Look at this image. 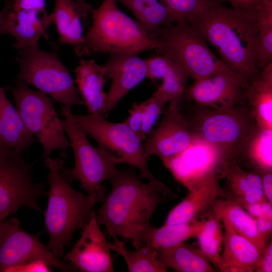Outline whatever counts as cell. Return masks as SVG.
Returning <instances> with one entry per match:
<instances>
[{
	"label": "cell",
	"instance_id": "9",
	"mask_svg": "<svg viewBox=\"0 0 272 272\" xmlns=\"http://www.w3.org/2000/svg\"><path fill=\"white\" fill-rule=\"evenodd\" d=\"M82 129L98 145L117 155L118 164L127 163L138 169L141 177L158 187L166 199L176 197L175 194L157 180L150 171L145 156L144 145L139 137L124 122H113L97 114H74Z\"/></svg>",
	"mask_w": 272,
	"mask_h": 272
},
{
	"label": "cell",
	"instance_id": "6",
	"mask_svg": "<svg viewBox=\"0 0 272 272\" xmlns=\"http://www.w3.org/2000/svg\"><path fill=\"white\" fill-rule=\"evenodd\" d=\"M61 120L75 157L72 168H63L61 173L70 183L78 180L87 193L96 202L102 201L105 194L102 183L109 180L117 169V157L105 148L93 146L74 117L71 109L61 106Z\"/></svg>",
	"mask_w": 272,
	"mask_h": 272
},
{
	"label": "cell",
	"instance_id": "10",
	"mask_svg": "<svg viewBox=\"0 0 272 272\" xmlns=\"http://www.w3.org/2000/svg\"><path fill=\"white\" fill-rule=\"evenodd\" d=\"M17 82L11 90L16 108L26 127L41 144L43 157H50L57 150L65 157L71 144L53 101L44 93L30 89L26 83Z\"/></svg>",
	"mask_w": 272,
	"mask_h": 272
},
{
	"label": "cell",
	"instance_id": "1",
	"mask_svg": "<svg viewBox=\"0 0 272 272\" xmlns=\"http://www.w3.org/2000/svg\"><path fill=\"white\" fill-rule=\"evenodd\" d=\"M185 23L212 45L222 62L242 79H250L262 70L256 10L206 0L200 13Z\"/></svg>",
	"mask_w": 272,
	"mask_h": 272
},
{
	"label": "cell",
	"instance_id": "35",
	"mask_svg": "<svg viewBox=\"0 0 272 272\" xmlns=\"http://www.w3.org/2000/svg\"><path fill=\"white\" fill-rule=\"evenodd\" d=\"M170 23L187 22L202 10L206 0H162Z\"/></svg>",
	"mask_w": 272,
	"mask_h": 272
},
{
	"label": "cell",
	"instance_id": "33",
	"mask_svg": "<svg viewBox=\"0 0 272 272\" xmlns=\"http://www.w3.org/2000/svg\"><path fill=\"white\" fill-rule=\"evenodd\" d=\"M211 214L202 218L203 227L196 238L198 240L200 250L210 262L220 269L224 237L222 230L223 225L213 210Z\"/></svg>",
	"mask_w": 272,
	"mask_h": 272
},
{
	"label": "cell",
	"instance_id": "48",
	"mask_svg": "<svg viewBox=\"0 0 272 272\" xmlns=\"http://www.w3.org/2000/svg\"><path fill=\"white\" fill-rule=\"evenodd\" d=\"M2 221H3V220L0 218V223H1Z\"/></svg>",
	"mask_w": 272,
	"mask_h": 272
},
{
	"label": "cell",
	"instance_id": "42",
	"mask_svg": "<svg viewBox=\"0 0 272 272\" xmlns=\"http://www.w3.org/2000/svg\"><path fill=\"white\" fill-rule=\"evenodd\" d=\"M260 175L264 195L266 200L272 204V171L264 172Z\"/></svg>",
	"mask_w": 272,
	"mask_h": 272
},
{
	"label": "cell",
	"instance_id": "23",
	"mask_svg": "<svg viewBox=\"0 0 272 272\" xmlns=\"http://www.w3.org/2000/svg\"><path fill=\"white\" fill-rule=\"evenodd\" d=\"M202 219L179 224L155 227L148 223L141 232L135 249L152 247L157 251L174 247L187 239L197 237L203 227Z\"/></svg>",
	"mask_w": 272,
	"mask_h": 272
},
{
	"label": "cell",
	"instance_id": "12",
	"mask_svg": "<svg viewBox=\"0 0 272 272\" xmlns=\"http://www.w3.org/2000/svg\"><path fill=\"white\" fill-rule=\"evenodd\" d=\"M38 260L63 271L77 269L56 256L41 242L38 235L22 229L17 218L2 221L0 223V272H9L13 267Z\"/></svg>",
	"mask_w": 272,
	"mask_h": 272
},
{
	"label": "cell",
	"instance_id": "25",
	"mask_svg": "<svg viewBox=\"0 0 272 272\" xmlns=\"http://www.w3.org/2000/svg\"><path fill=\"white\" fill-rule=\"evenodd\" d=\"M52 13L59 38V45L69 44L75 47L81 44L84 36L81 19L88 23V16L93 9L89 4L83 5L75 0H54Z\"/></svg>",
	"mask_w": 272,
	"mask_h": 272
},
{
	"label": "cell",
	"instance_id": "28",
	"mask_svg": "<svg viewBox=\"0 0 272 272\" xmlns=\"http://www.w3.org/2000/svg\"><path fill=\"white\" fill-rule=\"evenodd\" d=\"M246 161L260 174L272 171V129L256 124L239 153L237 162Z\"/></svg>",
	"mask_w": 272,
	"mask_h": 272
},
{
	"label": "cell",
	"instance_id": "17",
	"mask_svg": "<svg viewBox=\"0 0 272 272\" xmlns=\"http://www.w3.org/2000/svg\"><path fill=\"white\" fill-rule=\"evenodd\" d=\"M103 66L107 80L112 81L102 113L105 117L125 95L147 77V64L146 59L137 53H111Z\"/></svg>",
	"mask_w": 272,
	"mask_h": 272
},
{
	"label": "cell",
	"instance_id": "38",
	"mask_svg": "<svg viewBox=\"0 0 272 272\" xmlns=\"http://www.w3.org/2000/svg\"><path fill=\"white\" fill-rule=\"evenodd\" d=\"M51 267L42 260H34L12 268L9 272H48Z\"/></svg>",
	"mask_w": 272,
	"mask_h": 272
},
{
	"label": "cell",
	"instance_id": "36",
	"mask_svg": "<svg viewBox=\"0 0 272 272\" xmlns=\"http://www.w3.org/2000/svg\"><path fill=\"white\" fill-rule=\"evenodd\" d=\"M145 105L142 127V140H145L154 129L159 115L167 103L156 91L145 101Z\"/></svg>",
	"mask_w": 272,
	"mask_h": 272
},
{
	"label": "cell",
	"instance_id": "4",
	"mask_svg": "<svg viewBox=\"0 0 272 272\" xmlns=\"http://www.w3.org/2000/svg\"><path fill=\"white\" fill-rule=\"evenodd\" d=\"M91 14L92 26L83 42L75 47L78 56L103 52L139 53L157 48V39L123 13L114 0H103Z\"/></svg>",
	"mask_w": 272,
	"mask_h": 272
},
{
	"label": "cell",
	"instance_id": "47",
	"mask_svg": "<svg viewBox=\"0 0 272 272\" xmlns=\"http://www.w3.org/2000/svg\"><path fill=\"white\" fill-rule=\"evenodd\" d=\"M7 150H11L6 149L0 143V152L7 151Z\"/></svg>",
	"mask_w": 272,
	"mask_h": 272
},
{
	"label": "cell",
	"instance_id": "27",
	"mask_svg": "<svg viewBox=\"0 0 272 272\" xmlns=\"http://www.w3.org/2000/svg\"><path fill=\"white\" fill-rule=\"evenodd\" d=\"M211 208L220 218L225 229L231 230L249 240L263 251L266 241L257 229L255 220L232 199L217 198Z\"/></svg>",
	"mask_w": 272,
	"mask_h": 272
},
{
	"label": "cell",
	"instance_id": "40",
	"mask_svg": "<svg viewBox=\"0 0 272 272\" xmlns=\"http://www.w3.org/2000/svg\"><path fill=\"white\" fill-rule=\"evenodd\" d=\"M46 0H14L13 10H34L47 15L45 10Z\"/></svg>",
	"mask_w": 272,
	"mask_h": 272
},
{
	"label": "cell",
	"instance_id": "46",
	"mask_svg": "<svg viewBox=\"0 0 272 272\" xmlns=\"http://www.w3.org/2000/svg\"><path fill=\"white\" fill-rule=\"evenodd\" d=\"M75 1L78 3L83 5H86L88 4V3L86 2L85 0H75Z\"/></svg>",
	"mask_w": 272,
	"mask_h": 272
},
{
	"label": "cell",
	"instance_id": "11",
	"mask_svg": "<svg viewBox=\"0 0 272 272\" xmlns=\"http://www.w3.org/2000/svg\"><path fill=\"white\" fill-rule=\"evenodd\" d=\"M33 165L11 150L0 152V218L4 220L22 207L42 212L38 198L46 185L32 178Z\"/></svg>",
	"mask_w": 272,
	"mask_h": 272
},
{
	"label": "cell",
	"instance_id": "29",
	"mask_svg": "<svg viewBox=\"0 0 272 272\" xmlns=\"http://www.w3.org/2000/svg\"><path fill=\"white\" fill-rule=\"evenodd\" d=\"M159 260L167 268L179 272H212L210 261L200 250L181 243L158 251Z\"/></svg>",
	"mask_w": 272,
	"mask_h": 272
},
{
	"label": "cell",
	"instance_id": "24",
	"mask_svg": "<svg viewBox=\"0 0 272 272\" xmlns=\"http://www.w3.org/2000/svg\"><path fill=\"white\" fill-rule=\"evenodd\" d=\"M25 125L17 109L0 86V143L6 149L23 154L36 143Z\"/></svg>",
	"mask_w": 272,
	"mask_h": 272
},
{
	"label": "cell",
	"instance_id": "20",
	"mask_svg": "<svg viewBox=\"0 0 272 272\" xmlns=\"http://www.w3.org/2000/svg\"><path fill=\"white\" fill-rule=\"evenodd\" d=\"M75 73L77 92L84 101L88 113L102 115L107 99L104 91L107 81L104 67L93 59H81Z\"/></svg>",
	"mask_w": 272,
	"mask_h": 272
},
{
	"label": "cell",
	"instance_id": "18",
	"mask_svg": "<svg viewBox=\"0 0 272 272\" xmlns=\"http://www.w3.org/2000/svg\"><path fill=\"white\" fill-rule=\"evenodd\" d=\"M242 97L259 127L272 129V62L250 79L244 80Z\"/></svg>",
	"mask_w": 272,
	"mask_h": 272
},
{
	"label": "cell",
	"instance_id": "13",
	"mask_svg": "<svg viewBox=\"0 0 272 272\" xmlns=\"http://www.w3.org/2000/svg\"><path fill=\"white\" fill-rule=\"evenodd\" d=\"M162 161L176 180L189 191L216 177L221 179L227 160L216 147L195 134L184 150Z\"/></svg>",
	"mask_w": 272,
	"mask_h": 272
},
{
	"label": "cell",
	"instance_id": "8",
	"mask_svg": "<svg viewBox=\"0 0 272 272\" xmlns=\"http://www.w3.org/2000/svg\"><path fill=\"white\" fill-rule=\"evenodd\" d=\"M158 54L167 57L195 80L228 69L210 49L206 41L185 22L163 25L156 33Z\"/></svg>",
	"mask_w": 272,
	"mask_h": 272
},
{
	"label": "cell",
	"instance_id": "43",
	"mask_svg": "<svg viewBox=\"0 0 272 272\" xmlns=\"http://www.w3.org/2000/svg\"><path fill=\"white\" fill-rule=\"evenodd\" d=\"M229 3L232 7L249 10H256L260 0H224Z\"/></svg>",
	"mask_w": 272,
	"mask_h": 272
},
{
	"label": "cell",
	"instance_id": "21",
	"mask_svg": "<svg viewBox=\"0 0 272 272\" xmlns=\"http://www.w3.org/2000/svg\"><path fill=\"white\" fill-rule=\"evenodd\" d=\"M216 177L194 189L189 190L187 196L169 212L164 225L183 224L197 219V216L211 207L219 197L226 194Z\"/></svg>",
	"mask_w": 272,
	"mask_h": 272
},
{
	"label": "cell",
	"instance_id": "32",
	"mask_svg": "<svg viewBox=\"0 0 272 272\" xmlns=\"http://www.w3.org/2000/svg\"><path fill=\"white\" fill-rule=\"evenodd\" d=\"M109 243L111 250L124 259L130 272H166L167 268L159 260L158 251L152 247H143L135 250L128 249L117 237Z\"/></svg>",
	"mask_w": 272,
	"mask_h": 272
},
{
	"label": "cell",
	"instance_id": "16",
	"mask_svg": "<svg viewBox=\"0 0 272 272\" xmlns=\"http://www.w3.org/2000/svg\"><path fill=\"white\" fill-rule=\"evenodd\" d=\"M243 82L244 80L228 69L195 80L185 89L183 96L193 102L213 109L230 110L242 101Z\"/></svg>",
	"mask_w": 272,
	"mask_h": 272
},
{
	"label": "cell",
	"instance_id": "31",
	"mask_svg": "<svg viewBox=\"0 0 272 272\" xmlns=\"http://www.w3.org/2000/svg\"><path fill=\"white\" fill-rule=\"evenodd\" d=\"M220 178H225L238 204L261 202L266 200L263 190L251 186L246 178L245 170L235 160L224 164Z\"/></svg>",
	"mask_w": 272,
	"mask_h": 272
},
{
	"label": "cell",
	"instance_id": "37",
	"mask_svg": "<svg viewBox=\"0 0 272 272\" xmlns=\"http://www.w3.org/2000/svg\"><path fill=\"white\" fill-rule=\"evenodd\" d=\"M145 102H134L129 111V116L124 122L142 140V127Z\"/></svg>",
	"mask_w": 272,
	"mask_h": 272
},
{
	"label": "cell",
	"instance_id": "39",
	"mask_svg": "<svg viewBox=\"0 0 272 272\" xmlns=\"http://www.w3.org/2000/svg\"><path fill=\"white\" fill-rule=\"evenodd\" d=\"M255 271L257 272L272 271V242L271 239L262 252L256 264Z\"/></svg>",
	"mask_w": 272,
	"mask_h": 272
},
{
	"label": "cell",
	"instance_id": "3",
	"mask_svg": "<svg viewBox=\"0 0 272 272\" xmlns=\"http://www.w3.org/2000/svg\"><path fill=\"white\" fill-rule=\"evenodd\" d=\"M48 169V203L44 213L48 248L58 258L63 259L64 248L71 244L73 235L89 222L97 202L88 195L72 187L63 176L64 161L59 158H45Z\"/></svg>",
	"mask_w": 272,
	"mask_h": 272
},
{
	"label": "cell",
	"instance_id": "2",
	"mask_svg": "<svg viewBox=\"0 0 272 272\" xmlns=\"http://www.w3.org/2000/svg\"><path fill=\"white\" fill-rule=\"evenodd\" d=\"M109 180L111 188L102 201L97 221L113 238L130 239L135 247L141 232L165 197L158 187L144 182L131 168L117 169Z\"/></svg>",
	"mask_w": 272,
	"mask_h": 272
},
{
	"label": "cell",
	"instance_id": "5",
	"mask_svg": "<svg viewBox=\"0 0 272 272\" xmlns=\"http://www.w3.org/2000/svg\"><path fill=\"white\" fill-rule=\"evenodd\" d=\"M192 102L186 112L182 113L192 132L219 149L227 160L237 161L255 126V117L249 106L243 100L228 110Z\"/></svg>",
	"mask_w": 272,
	"mask_h": 272
},
{
	"label": "cell",
	"instance_id": "26",
	"mask_svg": "<svg viewBox=\"0 0 272 272\" xmlns=\"http://www.w3.org/2000/svg\"><path fill=\"white\" fill-rule=\"evenodd\" d=\"M221 253L222 272H252L262 251L245 237L225 229Z\"/></svg>",
	"mask_w": 272,
	"mask_h": 272
},
{
	"label": "cell",
	"instance_id": "30",
	"mask_svg": "<svg viewBox=\"0 0 272 272\" xmlns=\"http://www.w3.org/2000/svg\"><path fill=\"white\" fill-rule=\"evenodd\" d=\"M126 7L152 38L159 29L169 24L167 10L162 0H114Z\"/></svg>",
	"mask_w": 272,
	"mask_h": 272
},
{
	"label": "cell",
	"instance_id": "15",
	"mask_svg": "<svg viewBox=\"0 0 272 272\" xmlns=\"http://www.w3.org/2000/svg\"><path fill=\"white\" fill-rule=\"evenodd\" d=\"M109 243L100 228L95 211L82 229L79 239L63 259L84 272H113V259Z\"/></svg>",
	"mask_w": 272,
	"mask_h": 272
},
{
	"label": "cell",
	"instance_id": "34",
	"mask_svg": "<svg viewBox=\"0 0 272 272\" xmlns=\"http://www.w3.org/2000/svg\"><path fill=\"white\" fill-rule=\"evenodd\" d=\"M256 17L260 63L262 69L272 62V0H260Z\"/></svg>",
	"mask_w": 272,
	"mask_h": 272
},
{
	"label": "cell",
	"instance_id": "41",
	"mask_svg": "<svg viewBox=\"0 0 272 272\" xmlns=\"http://www.w3.org/2000/svg\"><path fill=\"white\" fill-rule=\"evenodd\" d=\"M254 219L259 232L266 241L271 234L272 219L264 216Z\"/></svg>",
	"mask_w": 272,
	"mask_h": 272
},
{
	"label": "cell",
	"instance_id": "14",
	"mask_svg": "<svg viewBox=\"0 0 272 272\" xmlns=\"http://www.w3.org/2000/svg\"><path fill=\"white\" fill-rule=\"evenodd\" d=\"M181 106L178 102H170L161 120L149 134L144 145L147 160L152 155L162 160L173 157L192 142L195 134L180 111Z\"/></svg>",
	"mask_w": 272,
	"mask_h": 272
},
{
	"label": "cell",
	"instance_id": "45",
	"mask_svg": "<svg viewBox=\"0 0 272 272\" xmlns=\"http://www.w3.org/2000/svg\"><path fill=\"white\" fill-rule=\"evenodd\" d=\"M240 205L252 217L256 218L263 216L260 202L242 203Z\"/></svg>",
	"mask_w": 272,
	"mask_h": 272
},
{
	"label": "cell",
	"instance_id": "44",
	"mask_svg": "<svg viewBox=\"0 0 272 272\" xmlns=\"http://www.w3.org/2000/svg\"><path fill=\"white\" fill-rule=\"evenodd\" d=\"M5 6L0 10V34H7L6 30V21L14 6V0H5Z\"/></svg>",
	"mask_w": 272,
	"mask_h": 272
},
{
	"label": "cell",
	"instance_id": "22",
	"mask_svg": "<svg viewBox=\"0 0 272 272\" xmlns=\"http://www.w3.org/2000/svg\"><path fill=\"white\" fill-rule=\"evenodd\" d=\"M146 60L147 77L153 81L162 80L156 92L167 102L182 103L188 74L172 60L161 55L152 56Z\"/></svg>",
	"mask_w": 272,
	"mask_h": 272
},
{
	"label": "cell",
	"instance_id": "19",
	"mask_svg": "<svg viewBox=\"0 0 272 272\" xmlns=\"http://www.w3.org/2000/svg\"><path fill=\"white\" fill-rule=\"evenodd\" d=\"M52 13L44 15L34 10L13 9L6 21L7 34L15 38L14 47L16 49L37 46L39 39L46 35L49 27L54 23Z\"/></svg>",
	"mask_w": 272,
	"mask_h": 272
},
{
	"label": "cell",
	"instance_id": "7",
	"mask_svg": "<svg viewBox=\"0 0 272 272\" xmlns=\"http://www.w3.org/2000/svg\"><path fill=\"white\" fill-rule=\"evenodd\" d=\"M17 50L19 56L15 60L20 65L17 82L35 87L66 108L85 105L69 70L57 55L56 47L51 51L42 50L38 45Z\"/></svg>",
	"mask_w": 272,
	"mask_h": 272
}]
</instances>
